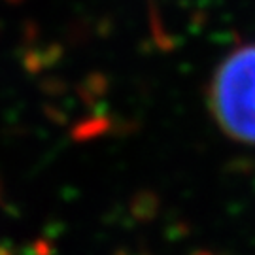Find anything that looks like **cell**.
I'll return each instance as SVG.
<instances>
[{
  "label": "cell",
  "instance_id": "3",
  "mask_svg": "<svg viewBox=\"0 0 255 255\" xmlns=\"http://www.w3.org/2000/svg\"><path fill=\"white\" fill-rule=\"evenodd\" d=\"M0 255H11V254H9V250H6V248L0 246Z\"/></svg>",
  "mask_w": 255,
  "mask_h": 255
},
{
  "label": "cell",
  "instance_id": "1",
  "mask_svg": "<svg viewBox=\"0 0 255 255\" xmlns=\"http://www.w3.org/2000/svg\"><path fill=\"white\" fill-rule=\"evenodd\" d=\"M208 104L225 136L255 146V44L237 47L221 61L210 82Z\"/></svg>",
  "mask_w": 255,
  "mask_h": 255
},
{
  "label": "cell",
  "instance_id": "2",
  "mask_svg": "<svg viewBox=\"0 0 255 255\" xmlns=\"http://www.w3.org/2000/svg\"><path fill=\"white\" fill-rule=\"evenodd\" d=\"M32 250H34L36 255H49V246H47L46 242H36Z\"/></svg>",
  "mask_w": 255,
  "mask_h": 255
},
{
  "label": "cell",
  "instance_id": "4",
  "mask_svg": "<svg viewBox=\"0 0 255 255\" xmlns=\"http://www.w3.org/2000/svg\"><path fill=\"white\" fill-rule=\"evenodd\" d=\"M0 199H2V191H0Z\"/></svg>",
  "mask_w": 255,
  "mask_h": 255
}]
</instances>
